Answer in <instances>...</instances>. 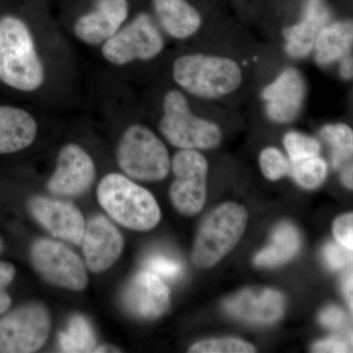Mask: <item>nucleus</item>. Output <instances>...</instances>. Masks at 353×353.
<instances>
[{
  "label": "nucleus",
  "instance_id": "f257e3e1",
  "mask_svg": "<svg viewBox=\"0 0 353 353\" xmlns=\"http://www.w3.org/2000/svg\"><path fill=\"white\" fill-rule=\"evenodd\" d=\"M44 68L29 28L14 16L0 20V81L21 92H34L44 82Z\"/></svg>",
  "mask_w": 353,
  "mask_h": 353
},
{
  "label": "nucleus",
  "instance_id": "f03ea898",
  "mask_svg": "<svg viewBox=\"0 0 353 353\" xmlns=\"http://www.w3.org/2000/svg\"><path fill=\"white\" fill-rule=\"evenodd\" d=\"M102 208L116 222L134 231H148L161 217L152 192L121 174H108L97 188Z\"/></svg>",
  "mask_w": 353,
  "mask_h": 353
},
{
  "label": "nucleus",
  "instance_id": "7ed1b4c3",
  "mask_svg": "<svg viewBox=\"0 0 353 353\" xmlns=\"http://www.w3.org/2000/svg\"><path fill=\"white\" fill-rule=\"evenodd\" d=\"M175 82L190 94L215 99L234 92L243 81L240 66L229 58L183 55L173 64Z\"/></svg>",
  "mask_w": 353,
  "mask_h": 353
},
{
  "label": "nucleus",
  "instance_id": "20e7f679",
  "mask_svg": "<svg viewBox=\"0 0 353 353\" xmlns=\"http://www.w3.org/2000/svg\"><path fill=\"white\" fill-rule=\"evenodd\" d=\"M248 211L234 202L218 206L197 232L192 260L199 268H210L238 245L248 224Z\"/></svg>",
  "mask_w": 353,
  "mask_h": 353
},
{
  "label": "nucleus",
  "instance_id": "39448f33",
  "mask_svg": "<svg viewBox=\"0 0 353 353\" xmlns=\"http://www.w3.org/2000/svg\"><path fill=\"white\" fill-rule=\"evenodd\" d=\"M117 161L127 176L145 182L163 180L171 169L166 146L150 128L141 124L131 125L123 134Z\"/></svg>",
  "mask_w": 353,
  "mask_h": 353
},
{
  "label": "nucleus",
  "instance_id": "423d86ee",
  "mask_svg": "<svg viewBox=\"0 0 353 353\" xmlns=\"http://www.w3.org/2000/svg\"><path fill=\"white\" fill-rule=\"evenodd\" d=\"M159 127L165 139L181 150H211L222 138L219 127L194 115L185 95L175 90L165 94Z\"/></svg>",
  "mask_w": 353,
  "mask_h": 353
},
{
  "label": "nucleus",
  "instance_id": "0eeeda50",
  "mask_svg": "<svg viewBox=\"0 0 353 353\" xmlns=\"http://www.w3.org/2000/svg\"><path fill=\"white\" fill-rule=\"evenodd\" d=\"M163 48L161 32L150 15L141 13L102 44L101 53L109 63L123 66L138 60H152Z\"/></svg>",
  "mask_w": 353,
  "mask_h": 353
},
{
  "label": "nucleus",
  "instance_id": "6e6552de",
  "mask_svg": "<svg viewBox=\"0 0 353 353\" xmlns=\"http://www.w3.org/2000/svg\"><path fill=\"white\" fill-rule=\"evenodd\" d=\"M171 168L175 181L171 185L170 199L174 208L185 216L196 215L206 199L208 163L194 150H181L174 155Z\"/></svg>",
  "mask_w": 353,
  "mask_h": 353
},
{
  "label": "nucleus",
  "instance_id": "1a4fd4ad",
  "mask_svg": "<svg viewBox=\"0 0 353 353\" xmlns=\"http://www.w3.org/2000/svg\"><path fill=\"white\" fill-rule=\"evenodd\" d=\"M50 331L48 310L29 304L0 320V352L30 353L43 347Z\"/></svg>",
  "mask_w": 353,
  "mask_h": 353
},
{
  "label": "nucleus",
  "instance_id": "9d476101",
  "mask_svg": "<svg viewBox=\"0 0 353 353\" xmlns=\"http://www.w3.org/2000/svg\"><path fill=\"white\" fill-rule=\"evenodd\" d=\"M32 261L37 271L51 284L76 292L87 287L85 264L62 243L50 240L36 241L32 248Z\"/></svg>",
  "mask_w": 353,
  "mask_h": 353
},
{
  "label": "nucleus",
  "instance_id": "9b49d317",
  "mask_svg": "<svg viewBox=\"0 0 353 353\" xmlns=\"http://www.w3.org/2000/svg\"><path fill=\"white\" fill-rule=\"evenodd\" d=\"M95 178L92 158L80 145L69 143L60 150L57 169L48 189L57 196H77L90 189Z\"/></svg>",
  "mask_w": 353,
  "mask_h": 353
},
{
  "label": "nucleus",
  "instance_id": "f8f14e48",
  "mask_svg": "<svg viewBox=\"0 0 353 353\" xmlns=\"http://www.w3.org/2000/svg\"><path fill=\"white\" fill-rule=\"evenodd\" d=\"M127 310L141 319H157L170 306V290L162 279L150 271L137 273L123 294Z\"/></svg>",
  "mask_w": 353,
  "mask_h": 353
},
{
  "label": "nucleus",
  "instance_id": "ddd939ff",
  "mask_svg": "<svg viewBox=\"0 0 353 353\" xmlns=\"http://www.w3.org/2000/svg\"><path fill=\"white\" fill-rule=\"evenodd\" d=\"M30 212L52 236L81 245L85 224L82 213L69 202L37 196L29 202Z\"/></svg>",
  "mask_w": 353,
  "mask_h": 353
},
{
  "label": "nucleus",
  "instance_id": "4468645a",
  "mask_svg": "<svg viewBox=\"0 0 353 353\" xmlns=\"http://www.w3.org/2000/svg\"><path fill=\"white\" fill-rule=\"evenodd\" d=\"M82 243L85 262L94 273L110 268L119 259L124 248L122 234L103 216H97L88 221Z\"/></svg>",
  "mask_w": 353,
  "mask_h": 353
},
{
  "label": "nucleus",
  "instance_id": "2eb2a0df",
  "mask_svg": "<svg viewBox=\"0 0 353 353\" xmlns=\"http://www.w3.org/2000/svg\"><path fill=\"white\" fill-rule=\"evenodd\" d=\"M128 14V0H95L94 10L76 21L74 34L90 46L103 44L122 28Z\"/></svg>",
  "mask_w": 353,
  "mask_h": 353
},
{
  "label": "nucleus",
  "instance_id": "dca6fc26",
  "mask_svg": "<svg viewBox=\"0 0 353 353\" xmlns=\"http://www.w3.org/2000/svg\"><path fill=\"white\" fill-rule=\"evenodd\" d=\"M230 315L243 321L271 324L284 313V297L272 289L243 290L229 297L224 303Z\"/></svg>",
  "mask_w": 353,
  "mask_h": 353
},
{
  "label": "nucleus",
  "instance_id": "f3484780",
  "mask_svg": "<svg viewBox=\"0 0 353 353\" xmlns=\"http://www.w3.org/2000/svg\"><path fill=\"white\" fill-rule=\"evenodd\" d=\"M305 85L299 72L288 69L265 88L267 114L277 123H290L296 117L303 104Z\"/></svg>",
  "mask_w": 353,
  "mask_h": 353
},
{
  "label": "nucleus",
  "instance_id": "a211bd4d",
  "mask_svg": "<svg viewBox=\"0 0 353 353\" xmlns=\"http://www.w3.org/2000/svg\"><path fill=\"white\" fill-rule=\"evenodd\" d=\"M329 11L323 0H307L303 19L285 30V50L290 57H307L315 46L316 39L329 19Z\"/></svg>",
  "mask_w": 353,
  "mask_h": 353
},
{
  "label": "nucleus",
  "instance_id": "6ab92c4d",
  "mask_svg": "<svg viewBox=\"0 0 353 353\" xmlns=\"http://www.w3.org/2000/svg\"><path fill=\"white\" fill-rule=\"evenodd\" d=\"M38 125L31 114L14 106H0V153H12L31 145Z\"/></svg>",
  "mask_w": 353,
  "mask_h": 353
},
{
  "label": "nucleus",
  "instance_id": "aec40b11",
  "mask_svg": "<svg viewBox=\"0 0 353 353\" xmlns=\"http://www.w3.org/2000/svg\"><path fill=\"white\" fill-rule=\"evenodd\" d=\"M152 1L158 22L172 38H190L201 28V14L187 0Z\"/></svg>",
  "mask_w": 353,
  "mask_h": 353
},
{
  "label": "nucleus",
  "instance_id": "412c9836",
  "mask_svg": "<svg viewBox=\"0 0 353 353\" xmlns=\"http://www.w3.org/2000/svg\"><path fill=\"white\" fill-rule=\"evenodd\" d=\"M353 44V22L343 21L325 26L316 39V60L326 65L345 57Z\"/></svg>",
  "mask_w": 353,
  "mask_h": 353
},
{
  "label": "nucleus",
  "instance_id": "4be33fe9",
  "mask_svg": "<svg viewBox=\"0 0 353 353\" xmlns=\"http://www.w3.org/2000/svg\"><path fill=\"white\" fill-rule=\"evenodd\" d=\"M301 239L296 227L290 223L278 225L267 248L257 253L254 262L260 267H275L285 263L296 254Z\"/></svg>",
  "mask_w": 353,
  "mask_h": 353
},
{
  "label": "nucleus",
  "instance_id": "5701e85b",
  "mask_svg": "<svg viewBox=\"0 0 353 353\" xmlns=\"http://www.w3.org/2000/svg\"><path fill=\"white\" fill-rule=\"evenodd\" d=\"M59 345L63 352H94L97 347L94 330L85 317L73 316L66 329L59 334Z\"/></svg>",
  "mask_w": 353,
  "mask_h": 353
},
{
  "label": "nucleus",
  "instance_id": "b1692460",
  "mask_svg": "<svg viewBox=\"0 0 353 353\" xmlns=\"http://www.w3.org/2000/svg\"><path fill=\"white\" fill-rule=\"evenodd\" d=\"M321 136L331 146L334 167H340L353 157V130L347 125H328L323 128Z\"/></svg>",
  "mask_w": 353,
  "mask_h": 353
},
{
  "label": "nucleus",
  "instance_id": "393cba45",
  "mask_svg": "<svg viewBox=\"0 0 353 353\" xmlns=\"http://www.w3.org/2000/svg\"><path fill=\"white\" fill-rule=\"evenodd\" d=\"M327 172L326 161L318 155L301 161L290 162V175L305 189L313 190L321 185L326 179Z\"/></svg>",
  "mask_w": 353,
  "mask_h": 353
},
{
  "label": "nucleus",
  "instance_id": "a878e982",
  "mask_svg": "<svg viewBox=\"0 0 353 353\" xmlns=\"http://www.w3.org/2000/svg\"><path fill=\"white\" fill-rule=\"evenodd\" d=\"M255 347L245 341L234 338L211 339L199 341L190 347V353H252Z\"/></svg>",
  "mask_w": 353,
  "mask_h": 353
},
{
  "label": "nucleus",
  "instance_id": "bb28decb",
  "mask_svg": "<svg viewBox=\"0 0 353 353\" xmlns=\"http://www.w3.org/2000/svg\"><path fill=\"white\" fill-rule=\"evenodd\" d=\"M284 145L290 162L317 157L320 152V143L315 139L297 132H290L285 134Z\"/></svg>",
  "mask_w": 353,
  "mask_h": 353
},
{
  "label": "nucleus",
  "instance_id": "cd10ccee",
  "mask_svg": "<svg viewBox=\"0 0 353 353\" xmlns=\"http://www.w3.org/2000/svg\"><path fill=\"white\" fill-rule=\"evenodd\" d=\"M260 168L268 180L277 181L290 174V163L280 150L265 148L259 157Z\"/></svg>",
  "mask_w": 353,
  "mask_h": 353
},
{
  "label": "nucleus",
  "instance_id": "c85d7f7f",
  "mask_svg": "<svg viewBox=\"0 0 353 353\" xmlns=\"http://www.w3.org/2000/svg\"><path fill=\"white\" fill-rule=\"evenodd\" d=\"M145 266L148 271L157 274L160 278L175 280L180 277L183 273V266L180 262L164 256V255H153L145 261Z\"/></svg>",
  "mask_w": 353,
  "mask_h": 353
},
{
  "label": "nucleus",
  "instance_id": "c756f323",
  "mask_svg": "<svg viewBox=\"0 0 353 353\" xmlns=\"http://www.w3.org/2000/svg\"><path fill=\"white\" fill-rule=\"evenodd\" d=\"M323 252L327 264L333 270H339L347 264L353 263V250H348L340 243H328Z\"/></svg>",
  "mask_w": 353,
  "mask_h": 353
},
{
  "label": "nucleus",
  "instance_id": "7c9ffc66",
  "mask_svg": "<svg viewBox=\"0 0 353 353\" xmlns=\"http://www.w3.org/2000/svg\"><path fill=\"white\" fill-rule=\"evenodd\" d=\"M333 234L338 243L353 250V212L339 216L334 220Z\"/></svg>",
  "mask_w": 353,
  "mask_h": 353
},
{
  "label": "nucleus",
  "instance_id": "2f4dec72",
  "mask_svg": "<svg viewBox=\"0 0 353 353\" xmlns=\"http://www.w3.org/2000/svg\"><path fill=\"white\" fill-rule=\"evenodd\" d=\"M15 268L12 265L0 261V314L6 312L11 304V299L6 292L7 285L12 282Z\"/></svg>",
  "mask_w": 353,
  "mask_h": 353
},
{
  "label": "nucleus",
  "instance_id": "473e14b6",
  "mask_svg": "<svg viewBox=\"0 0 353 353\" xmlns=\"http://www.w3.org/2000/svg\"><path fill=\"white\" fill-rule=\"evenodd\" d=\"M345 315L340 308L336 306H328L320 314V321L325 327L331 329H338L345 323Z\"/></svg>",
  "mask_w": 353,
  "mask_h": 353
},
{
  "label": "nucleus",
  "instance_id": "72a5a7b5",
  "mask_svg": "<svg viewBox=\"0 0 353 353\" xmlns=\"http://www.w3.org/2000/svg\"><path fill=\"white\" fill-rule=\"evenodd\" d=\"M350 347L345 341L336 338H329L318 341L312 348L316 353H341L350 352Z\"/></svg>",
  "mask_w": 353,
  "mask_h": 353
},
{
  "label": "nucleus",
  "instance_id": "f704fd0d",
  "mask_svg": "<svg viewBox=\"0 0 353 353\" xmlns=\"http://www.w3.org/2000/svg\"><path fill=\"white\" fill-rule=\"evenodd\" d=\"M341 181L348 190H353V162L345 166L341 173Z\"/></svg>",
  "mask_w": 353,
  "mask_h": 353
},
{
  "label": "nucleus",
  "instance_id": "c9c22d12",
  "mask_svg": "<svg viewBox=\"0 0 353 353\" xmlns=\"http://www.w3.org/2000/svg\"><path fill=\"white\" fill-rule=\"evenodd\" d=\"M341 75L343 79H352L353 77V57H343L341 60Z\"/></svg>",
  "mask_w": 353,
  "mask_h": 353
},
{
  "label": "nucleus",
  "instance_id": "e433bc0d",
  "mask_svg": "<svg viewBox=\"0 0 353 353\" xmlns=\"http://www.w3.org/2000/svg\"><path fill=\"white\" fill-rule=\"evenodd\" d=\"M343 292L348 303L353 301V271L348 273L343 281Z\"/></svg>",
  "mask_w": 353,
  "mask_h": 353
},
{
  "label": "nucleus",
  "instance_id": "4c0bfd02",
  "mask_svg": "<svg viewBox=\"0 0 353 353\" xmlns=\"http://www.w3.org/2000/svg\"><path fill=\"white\" fill-rule=\"evenodd\" d=\"M350 343H352V347L353 350V333L352 334V336H350Z\"/></svg>",
  "mask_w": 353,
  "mask_h": 353
},
{
  "label": "nucleus",
  "instance_id": "58836bf2",
  "mask_svg": "<svg viewBox=\"0 0 353 353\" xmlns=\"http://www.w3.org/2000/svg\"><path fill=\"white\" fill-rule=\"evenodd\" d=\"M350 307H352V311H353V301H352V303H350Z\"/></svg>",
  "mask_w": 353,
  "mask_h": 353
},
{
  "label": "nucleus",
  "instance_id": "ea45409f",
  "mask_svg": "<svg viewBox=\"0 0 353 353\" xmlns=\"http://www.w3.org/2000/svg\"><path fill=\"white\" fill-rule=\"evenodd\" d=\"M0 250H1V243H0Z\"/></svg>",
  "mask_w": 353,
  "mask_h": 353
}]
</instances>
